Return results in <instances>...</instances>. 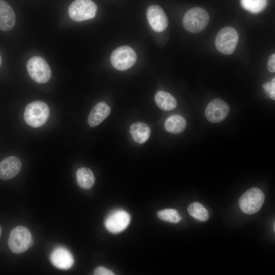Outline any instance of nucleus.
Wrapping results in <instances>:
<instances>
[{
    "mask_svg": "<svg viewBox=\"0 0 275 275\" xmlns=\"http://www.w3.org/2000/svg\"><path fill=\"white\" fill-rule=\"evenodd\" d=\"M146 14L150 26L155 31L161 32L166 29L168 25V17L160 6L157 5L149 6Z\"/></svg>",
    "mask_w": 275,
    "mask_h": 275,
    "instance_id": "nucleus-11",
    "label": "nucleus"
},
{
    "mask_svg": "<svg viewBox=\"0 0 275 275\" xmlns=\"http://www.w3.org/2000/svg\"><path fill=\"white\" fill-rule=\"evenodd\" d=\"M50 261L58 268L68 269L72 266L74 259L73 256L68 250L63 247H59L51 253Z\"/></svg>",
    "mask_w": 275,
    "mask_h": 275,
    "instance_id": "nucleus-13",
    "label": "nucleus"
},
{
    "mask_svg": "<svg viewBox=\"0 0 275 275\" xmlns=\"http://www.w3.org/2000/svg\"><path fill=\"white\" fill-rule=\"evenodd\" d=\"M79 186L84 189H90L95 183V177L92 171L88 168H79L76 173Z\"/></svg>",
    "mask_w": 275,
    "mask_h": 275,
    "instance_id": "nucleus-19",
    "label": "nucleus"
},
{
    "mask_svg": "<svg viewBox=\"0 0 275 275\" xmlns=\"http://www.w3.org/2000/svg\"><path fill=\"white\" fill-rule=\"evenodd\" d=\"M134 50L128 46H122L115 49L111 56V62L116 69L124 71L131 68L136 61Z\"/></svg>",
    "mask_w": 275,
    "mask_h": 275,
    "instance_id": "nucleus-7",
    "label": "nucleus"
},
{
    "mask_svg": "<svg viewBox=\"0 0 275 275\" xmlns=\"http://www.w3.org/2000/svg\"><path fill=\"white\" fill-rule=\"evenodd\" d=\"M267 69L270 72L275 71V54H272L268 59Z\"/></svg>",
    "mask_w": 275,
    "mask_h": 275,
    "instance_id": "nucleus-25",
    "label": "nucleus"
},
{
    "mask_svg": "<svg viewBox=\"0 0 275 275\" xmlns=\"http://www.w3.org/2000/svg\"><path fill=\"white\" fill-rule=\"evenodd\" d=\"M129 132L132 139L136 143L142 144L148 140L151 130L146 124L141 122H136L131 124Z\"/></svg>",
    "mask_w": 275,
    "mask_h": 275,
    "instance_id": "nucleus-16",
    "label": "nucleus"
},
{
    "mask_svg": "<svg viewBox=\"0 0 275 275\" xmlns=\"http://www.w3.org/2000/svg\"><path fill=\"white\" fill-rule=\"evenodd\" d=\"M26 68L32 79L39 84L47 82L50 78L51 72L47 62L42 58L34 56L29 59Z\"/></svg>",
    "mask_w": 275,
    "mask_h": 275,
    "instance_id": "nucleus-6",
    "label": "nucleus"
},
{
    "mask_svg": "<svg viewBox=\"0 0 275 275\" xmlns=\"http://www.w3.org/2000/svg\"><path fill=\"white\" fill-rule=\"evenodd\" d=\"M187 210L190 215L197 221L205 222L209 218L208 211L200 203L194 202L190 204Z\"/></svg>",
    "mask_w": 275,
    "mask_h": 275,
    "instance_id": "nucleus-20",
    "label": "nucleus"
},
{
    "mask_svg": "<svg viewBox=\"0 0 275 275\" xmlns=\"http://www.w3.org/2000/svg\"><path fill=\"white\" fill-rule=\"evenodd\" d=\"M130 216L125 210L118 209L110 213L106 217L104 225L111 233H118L124 231L129 225Z\"/></svg>",
    "mask_w": 275,
    "mask_h": 275,
    "instance_id": "nucleus-9",
    "label": "nucleus"
},
{
    "mask_svg": "<svg viewBox=\"0 0 275 275\" xmlns=\"http://www.w3.org/2000/svg\"><path fill=\"white\" fill-rule=\"evenodd\" d=\"M209 20V15L205 9L200 7H194L189 9L184 14L183 25L187 31L198 33L206 28Z\"/></svg>",
    "mask_w": 275,
    "mask_h": 275,
    "instance_id": "nucleus-2",
    "label": "nucleus"
},
{
    "mask_svg": "<svg viewBox=\"0 0 275 275\" xmlns=\"http://www.w3.org/2000/svg\"><path fill=\"white\" fill-rule=\"evenodd\" d=\"M268 4V0H240L241 7L252 13H258L264 10Z\"/></svg>",
    "mask_w": 275,
    "mask_h": 275,
    "instance_id": "nucleus-21",
    "label": "nucleus"
},
{
    "mask_svg": "<svg viewBox=\"0 0 275 275\" xmlns=\"http://www.w3.org/2000/svg\"><path fill=\"white\" fill-rule=\"evenodd\" d=\"M264 195L258 188H252L245 192L239 200V205L241 211L248 214L258 212L264 202Z\"/></svg>",
    "mask_w": 275,
    "mask_h": 275,
    "instance_id": "nucleus-5",
    "label": "nucleus"
},
{
    "mask_svg": "<svg viewBox=\"0 0 275 275\" xmlns=\"http://www.w3.org/2000/svg\"><path fill=\"white\" fill-rule=\"evenodd\" d=\"M228 104L223 100L216 98L211 101L205 109V116L212 123H218L224 120L229 113Z\"/></svg>",
    "mask_w": 275,
    "mask_h": 275,
    "instance_id": "nucleus-10",
    "label": "nucleus"
},
{
    "mask_svg": "<svg viewBox=\"0 0 275 275\" xmlns=\"http://www.w3.org/2000/svg\"><path fill=\"white\" fill-rule=\"evenodd\" d=\"M49 115L47 104L42 101H34L28 104L24 112L26 124L34 128L39 127L47 121Z\"/></svg>",
    "mask_w": 275,
    "mask_h": 275,
    "instance_id": "nucleus-1",
    "label": "nucleus"
},
{
    "mask_svg": "<svg viewBox=\"0 0 275 275\" xmlns=\"http://www.w3.org/2000/svg\"><path fill=\"white\" fill-rule=\"evenodd\" d=\"M1 64H2V58H1V56L0 55V66L1 65Z\"/></svg>",
    "mask_w": 275,
    "mask_h": 275,
    "instance_id": "nucleus-26",
    "label": "nucleus"
},
{
    "mask_svg": "<svg viewBox=\"0 0 275 275\" xmlns=\"http://www.w3.org/2000/svg\"><path fill=\"white\" fill-rule=\"evenodd\" d=\"M186 127L185 119L179 115L171 116L166 119L164 122L165 129L173 134L181 133L184 130Z\"/></svg>",
    "mask_w": 275,
    "mask_h": 275,
    "instance_id": "nucleus-18",
    "label": "nucleus"
},
{
    "mask_svg": "<svg viewBox=\"0 0 275 275\" xmlns=\"http://www.w3.org/2000/svg\"><path fill=\"white\" fill-rule=\"evenodd\" d=\"M157 216L162 221L177 224L182 219L178 211L174 209H165L157 212Z\"/></svg>",
    "mask_w": 275,
    "mask_h": 275,
    "instance_id": "nucleus-22",
    "label": "nucleus"
},
{
    "mask_svg": "<svg viewBox=\"0 0 275 275\" xmlns=\"http://www.w3.org/2000/svg\"><path fill=\"white\" fill-rule=\"evenodd\" d=\"M111 108L103 101L97 103L90 112L88 117V123L90 126L95 127L102 122L109 115Z\"/></svg>",
    "mask_w": 275,
    "mask_h": 275,
    "instance_id": "nucleus-15",
    "label": "nucleus"
},
{
    "mask_svg": "<svg viewBox=\"0 0 275 275\" xmlns=\"http://www.w3.org/2000/svg\"><path fill=\"white\" fill-rule=\"evenodd\" d=\"M239 40V34L233 28L227 26L217 34L215 45L217 49L224 54H232L236 47Z\"/></svg>",
    "mask_w": 275,
    "mask_h": 275,
    "instance_id": "nucleus-4",
    "label": "nucleus"
},
{
    "mask_svg": "<svg viewBox=\"0 0 275 275\" xmlns=\"http://www.w3.org/2000/svg\"><path fill=\"white\" fill-rule=\"evenodd\" d=\"M263 88L268 94L270 97L275 99V78L273 77L271 81H268L263 84Z\"/></svg>",
    "mask_w": 275,
    "mask_h": 275,
    "instance_id": "nucleus-23",
    "label": "nucleus"
},
{
    "mask_svg": "<svg viewBox=\"0 0 275 275\" xmlns=\"http://www.w3.org/2000/svg\"><path fill=\"white\" fill-rule=\"evenodd\" d=\"M154 100L156 105L163 111H171L177 106L176 99L171 94L164 91L157 92L155 95Z\"/></svg>",
    "mask_w": 275,
    "mask_h": 275,
    "instance_id": "nucleus-17",
    "label": "nucleus"
},
{
    "mask_svg": "<svg viewBox=\"0 0 275 275\" xmlns=\"http://www.w3.org/2000/svg\"><path fill=\"white\" fill-rule=\"evenodd\" d=\"M15 13L5 1L0 0V30L3 31H10L15 24Z\"/></svg>",
    "mask_w": 275,
    "mask_h": 275,
    "instance_id": "nucleus-14",
    "label": "nucleus"
},
{
    "mask_svg": "<svg viewBox=\"0 0 275 275\" xmlns=\"http://www.w3.org/2000/svg\"><path fill=\"white\" fill-rule=\"evenodd\" d=\"M22 164L20 160L14 156L5 158L0 162V178L9 180L16 176L20 171Z\"/></svg>",
    "mask_w": 275,
    "mask_h": 275,
    "instance_id": "nucleus-12",
    "label": "nucleus"
},
{
    "mask_svg": "<svg viewBox=\"0 0 275 275\" xmlns=\"http://www.w3.org/2000/svg\"><path fill=\"white\" fill-rule=\"evenodd\" d=\"M95 275H113L114 273L111 270L102 266L96 268L94 272Z\"/></svg>",
    "mask_w": 275,
    "mask_h": 275,
    "instance_id": "nucleus-24",
    "label": "nucleus"
},
{
    "mask_svg": "<svg viewBox=\"0 0 275 275\" xmlns=\"http://www.w3.org/2000/svg\"><path fill=\"white\" fill-rule=\"evenodd\" d=\"M97 9L91 0H75L69 7L68 13L72 20L81 21L94 17Z\"/></svg>",
    "mask_w": 275,
    "mask_h": 275,
    "instance_id": "nucleus-8",
    "label": "nucleus"
},
{
    "mask_svg": "<svg viewBox=\"0 0 275 275\" xmlns=\"http://www.w3.org/2000/svg\"><path fill=\"white\" fill-rule=\"evenodd\" d=\"M33 244L31 232L25 227L17 226L13 228L9 235L8 245L10 250L15 254H20L27 251Z\"/></svg>",
    "mask_w": 275,
    "mask_h": 275,
    "instance_id": "nucleus-3",
    "label": "nucleus"
}]
</instances>
